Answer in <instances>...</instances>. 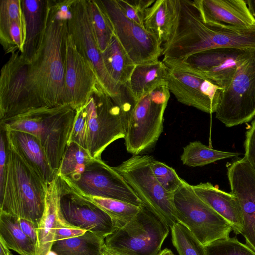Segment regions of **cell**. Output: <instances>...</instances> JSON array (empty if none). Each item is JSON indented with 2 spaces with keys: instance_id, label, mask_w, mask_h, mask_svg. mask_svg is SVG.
I'll list each match as a JSON object with an SVG mask.
<instances>
[{
  "instance_id": "6da1fadb",
  "label": "cell",
  "mask_w": 255,
  "mask_h": 255,
  "mask_svg": "<svg viewBox=\"0 0 255 255\" xmlns=\"http://www.w3.org/2000/svg\"><path fill=\"white\" fill-rule=\"evenodd\" d=\"M74 0H48L47 23L38 50L29 63L28 84L42 106L64 102L67 22Z\"/></svg>"
},
{
  "instance_id": "7a4b0ae2",
  "label": "cell",
  "mask_w": 255,
  "mask_h": 255,
  "mask_svg": "<svg viewBox=\"0 0 255 255\" xmlns=\"http://www.w3.org/2000/svg\"><path fill=\"white\" fill-rule=\"evenodd\" d=\"M131 99L126 86L112 98L100 85L93 91L86 104L76 111L68 143L74 142L96 159H101L106 148L126 133V107Z\"/></svg>"
},
{
  "instance_id": "3957f363",
  "label": "cell",
  "mask_w": 255,
  "mask_h": 255,
  "mask_svg": "<svg viewBox=\"0 0 255 255\" xmlns=\"http://www.w3.org/2000/svg\"><path fill=\"white\" fill-rule=\"evenodd\" d=\"M181 58L218 48L255 49V29H241L205 22L198 9L191 6L179 15L172 37Z\"/></svg>"
},
{
  "instance_id": "277c9868",
  "label": "cell",
  "mask_w": 255,
  "mask_h": 255,
  "mask_svg": "<svg viewBox=\"0 0 255 255\" xmlns=\"http://www.w3.org/2000/svg\"><path fill=\"white\" fill-rule=\"evenodd\" d=\"M6 146V174L0 188V212L30 221L38 228L45 209L47 185L7 139Z\"/></svg>"
},
{
  "instance_id": "5b68a950",
  "label": "cell",
  "mask_w": 255,
  "mask_h": 255,
  "mask_svg": "<svg viewBox=\"0 0 255 255\" xmlns=\"http://www.w3.org/2000/svg\"><path fill=\"white\" fill-rule=\"evenodd\" d=\"M76 111L69 105L41 107L0 123V128L32 134L39 140L57 174L73 128Z\"/></svg>"
},
{
  "instance_id": "8992f818",
  "label": "cell",
  "mask_w": 255,
  "mask_h": 255,
  "mask_svg": "<svg viewBox=\"0 0 255 255\" xmlns=\"http://www.w3.org/2000/svg\"><path fill=\"white\" fill-rule=\"evenodd\" d=\"M167 83L137 101L126 119L127 151L142 155L154 147L163 130V116L170 98Z\"/></svg>"
},
{
  "instance_id": "52a82bcc",
  "label": "cell",
  "mask_w": 255,
  "mask_h": 255,
  "mask_svg": "<svg viewBox=\"0 0 255 255\" xmlns=\"http://www.w3.org/2000/svg\"><path fill=\"white\" fill-rule=\"evenodd\" d=\"M166 223L145 205L126 225L104 239L105 248L120 255H159L169 232Z\"/></svg>"
},
{
  "instance_id": "ba28073f",
  "label": "cell",
  "mask_w": 255,
  "mask_h": 255,
  "mask_svg": "<svg viewBox=\"0 0 255 255\" xmlns=\"http://www.w3.org/2000/svg\"><path fill=\"white\" fill-rule=\"evenodd\" d=\"M154 159L148 155H133L113 167L133 190L144 205L162 219L171 229L176 218L174 194L165 190L154 176L151 164Z\"/></svg>"
},
{
  "instance_id": "9c48e42d",
  "label": "cell",
  "mask_w": 255,
  "mask_h": 255,
  "mask_svg": "<svg viewBox=\"0 0 255 255\" xmlns=\"http://www.w3.org/2000/svg\"><path fill=\"white\" fill-rule=\"evenodd\" d=\"M173 203L177 221L204 246L229 238L233 231L230 224L201 199L185 181L174 192Z\"/></svg>"
},
{
  "instance_id": "30bf717a",
  "label": "cell",
  "mask_w": 255,
  "mask_h": 255,
  "mask_svg": "<svg viewBox=\"0 0 255 255\" xmlns=\"http://www.w3.org/2000/svg\"><path fill=\"white\" fill-rule=\"evenodd\" d=\"M61 222L65 227L91 232L105 239L117 228L111 217L66 178L57 175Z\"/></svg>"
},
{
  "instance_id": "8fae6325",
  "label": "cell",
  "mask_w": 255,
  "mask_h": 255,
  "mask_svg": "<svg viewBox=\"0 0 255 255\" xmlns=\"http://www.w3.org/2000/svg\"><path fill=\"white\" fill-rule=\"evenodd\" d=\"M215 113L216 118L228 127L247 123L255 116V49L222 89Z\"/></svg>"
},
{
  "instance_id": "7c38bea8",
  "label": "cell",
  "mask_w": 255,
  "mask_h": 255,
  "mask_svg": "<svg viewBox=\"0 0 255 255\" xmlns=\"http://www.w3.org/2000/svg\"><path fill=\"white\" fill-rule=\"evenodd\" d=\"M168 88L177 101L204 112L215 113L222 88L197 73L179 59L163 57Z\"/></svg>"
},
{
  "instance_id": "4fadbf2b",
  "label": "cell",
  "mask_w": 255,
  "mask_h": 255,
  "mask_svg": "<svg viewBox=\"0 0 255 255\" xmlns=\"http://www.w3.org/2000/svg\"><path fill=\"white\" fill-rule=\"evenodd\" d=\"M29 63L17 51L11 54L1 68L0 123L43 107L28 86Z\"/></svg>"
},
{
  "instance_id": "5bb4252c",
  "label": "cell",
  "mask_w": 255,
  "mask_h": 255,
  "mask_svg": "<svg viewBox=\"0 0 255 255\" xmlns=\"http://www.w3.org/2000/svg\"><path fill=\"white\" fill-rule=\"evenodd\" d=\"M112 25L114 34L135 65L158 60L162 42L145 28L127 18L116 0H99Z\"/></svg>"
},
{
  "instance_id": "9a60e30c",
  "label": "cell",
  "mask_w": 255,
  "mask_h": 255,
  "mask_svg": "<svg viewBox=\"0 0 255 255\" xmlns=\"http://www.w3.org/2000/svg\"><path fill=\"white\" fill-rule=\"evenodd\" d=\"M67 27L78 51L93 68L101 86L112 98L119 95L121 86L113 81L105 68L92 30L86 0H74Z\"/></svg>"
},
{
  "instance_id": "2e32d148",
  "label": "cell",
  "mask_w": 255,
  "mask_h": 255,
  "mask_svg": "<svg viewBox=\"0 0 255 255\" xmlns=\"http://www.w3.org/2000/svg\"><path fill=\"white\" fill-rule=\"evenodd\" d=\"M70 182L88 196L116 199L138 206L144 205L123 178L101 159H94L77 180Z\"/></svg>"
},
{
  "instance_id": "e0dca14e",
  "label": "cell",
  "mask_w": 255,
  "mask_h": 255,
  "mask_svg": "<svg viewBox=\"0 0 255 255\" xmlns=\"http://www.w3.org/2000/svg\"><path fill=\"white\" fill-rule=\"evenodd\" d=\"M253 49L218 48L179 59L197 73L223 89L230 84L238 66Z\"/></svg>"
},
{
  "instance_id": "ac0fdd59",
  "label": "cell",
  "mask_w": 255,
  "mask_h": 255,
  "mask_svg": "<svg viewBox=\"0 0 255 255\" xmlns=\"http://www.w3.org/2000/svg\"><path fill=\"white\" fill-rule=\"evenodd\" d=\"M98 85L100 84L93 68L78 51L68 33L66 40L65 104L75 111L83 107Z\"/></svg>"
},
{
  "instance_id": "d6986e66",
  "label": "cell",
  "mask_w": 255,
  "mask_h": 255,
  "mask_svg": "<svg viewBox=\"0 0 255 255\" xmlns=\"http://www.w3.org/2000/svg\"><path fill=\"white\" fill-rule=\"evenodd\" d=\"M227 176L233 194L239 204L246 244L255 251V171L247 160H237L227 165Z\"/></svg>"
},
{
  "instance_id": "ffe728a7",
  "label": "cell",
  "mask_w": 255,
  "mask_h": 255,
  "mask_svg": "<svg viewBox=\"0 0 255 255\" xmlns=\"http://www.w3.org/2000/svg\"><path fill=\"white\" fill-rule=\"evenodd\" d=\"M206 23L255 29V19L243 0H194Z\"/></svg>"
},
{
  "instance_id": "44dd1931",
  "label": "cell",
  "mask_w": 255,
  "mask_h": 255,
  "mask_svg": "<svg viewBox=\"0 0 255 255\" xmlns=\"http://www.w3.org/2000/svg\"><path fill=\"white\" fill-rule=\"evenodd\" d=\"M2 129L5 131L7 141L13 149L45 184L55 180L57 174L52 169L37 137L22 131Z\"/></svg>"
},
{
  "instance_id": "7402d4cb",
  "label": "cell",
  "mask_w": 255,
  "mask_h": 255,
  "mask_svg": "<svg viewBox=\"0 0 255 255\" xmlns=\"http://www.w3.org/2000/svg\"><path fill=\"white\" fill-rule=\"evenodd\" d=\"M26 37L21 0H0V43L5 54L23 52Z\"/></svg>"
},
{
  "instance_id": "603a6c76",
  "label": "cell",
  "mask_w": 255,
  "mask_h": 255,
  "mask_svg": "<svg viewBox=\"0 0 255 255\" xmlns=\"http://www.w3.org/2000/svg\"><path fill=\"white\" fill-rule=\"evenodd\" d=\"M192 186L201 199L230 224L235 234H242V213L237 199L233 194L222 191L210 182Z\"/></svg>"
},
{
  "instance_id": "cb8c5ba5",
  "label": "cell",
  "mask_w": 255,
  "mask_h": 255,
  "mask_svg": "<svg viewBox=\"0 0 255 255\" xmlns=\"http://www.w3.org/2000/svg\"><path fill=\"white\" fill-rule=\"evenodd\" d=\"M25 16L26 37L22 57L30 62L36 55L45 30L48 0H21Z\"/></svg>"
},
{
  "instance_id": "d4e9b609",
  "label": "cell",
  "mask_w": 255,
  "mask_h": 255,
  "mask_svg": "<svg viewBox=\"0 0 255 255\" xmlns=\"http://www.w3.org/2000/svg\"><path fill=\"white\" fill-rule=\"evenodd\" d=\"M59 227L64 226L60 220L58 192L55 179L47 186L45 209L37 228L36 255H46L51 250L55 230Z\"/></svg>"
},
{
  "instance_id": "484cf974",
  "label": "cell",
  "mask_w": 255,
  "mask_h": 255,
  "mask_svg": "<svg viewBox=\"0 0 255 255\" xmlns=\"http://www.w3.org/2000/svg\"><path fill=\"white\" fill-rule=\"evenodd\" d=\"M167 68L159 60L136 65L126 84L135 101L166 84Z\"/></svg>"
},
{
  "instance_id": "4316f807",
  "label": "cell",
  "mask_w": 255,
  "mask_h": 255,
  "mask_svg": "<svg viewBox=\"0 0 255 255\" xmlns=\"http://www.w3.org/2000/svg\"><path fill=\"white\" fill-rule=\"evenodd\" d=\"M175 17V0H155L145 11V28L155 35L162 42L171 37Z\"/></svg>"
},
{
  "instance_id": "83f0119b",
  "label": "cell",
  "mask_w": 255,
  "mask_h": 255,
  "mask_svg": "<svg viewBox=\"0 0 255 255\" xmlns=\"http://www.w3.org/2000/svg\"><path fill=\"white\" fill-rule=\"evenodd\" d=\"M101 54L105 68L111 78L119 86L126 85L136 65L114 34Z\"/></svg>"
},
{
  "instance_id": "f1b7e54d",
  "label": "cell",
  "mask_w": 255,
  "mask_h": 255,
  "mask_svg": "<svg viewBox=\"0 0 255 255\" xmlns=\"http://www.w3.org/2000/svg\"><path fill=\"white\" fill-rule=\"evenodd\" d=\"M0 236L20 255H36V245L21 230L18 217L0 212Z\"/></svg>"
},
{
  "instance_id": "f546056e",
  "label": "cell",
  "mask_w": 255,
  "mask_h": 255,
  "mask_svg": "<svg viewBox=\"0 0 255 255\" xmlns=\"http://www.w3.org/2000/svg\"><path fill=\"white\" fill-rule=\"evenodd\" d=\"M104 239L86 231L81 236L53 242L51 250L57 255H102Z\"/></svg>"
},
{
  "instance_id": "4dcf8cb0",
  "label": "cell",
  "mask_w": 255,
  "mask_h": 255,
  "mask_svg": "<svg viewBox=\"0 0 255 255\" xmlns=\"http://www.w3.org/2000/svg\"><path fill=\"white\" fill-rule=\"evenodd\" d=\"M94 159L87 150L70 142L66 148L57 175L71 182L76 181Z\"/></svg>"
},
{
  "instance_id": "1f68e13d",
  "label": "cell",
  "mask_w": 255,
  "mask_h": 255,
  "mask_svg": "<svg viewBox=\"0 0 255 255\" xmlns=\"http://www.w3.org/2000/svg\"><path fill=\"white\" fill-rule=\"evenodd\" d=\"M241 154L211 148L198 141L190 142L183 148L180 159L189 167H202L224 159L237 157Z\"/></svg>"
},
{
  "instance_id": "d6a6232c",
  "label": "cell",
  "mask_w": 255,
  "mask_h": 255,
  "mask_svg": "<svg viewBox=\"0 0 255 255\" xmlns=\"http://www.w3.org/2000/svg\"><path fill=\"white\" fill-rule=\"evenodd\" d=\"M87 196L108 214L117 229L124 227L131 221L141 207L116 199Z\"/></svg>"
},
{
  "instance_id": "836d02e7",
  "label": "cell",
  "mask_w": 255,
  "mask_h": 255,
  "mask_svg": "<svg viewBox=\"0 0 255 255\" xmlns=\"http://www.w3.org/2000/svg\"><path fill=\"white\" fill-rule=\"evenodd\" d=\"M92 30L100 51L105 50L114 32L111 23L99 0H86Z\"/></svg>"
},
{
  "instance_id": "e575fe53",
  "label": "cell",
  "mask_w": 255,
  "mask_h": 255,
  "mask_svg": "<svg viewBox=\"0 0 255 255\" xmlns=\"http://www.w3.org/2000/svg\"><path fill=\"white\" fill-rule=\"evenodd\" d=\"M172 241L179 255H207L205 246L179 222L171 228Z\"/></svg>"
},
{
  "instance_id": "d590c367",
  "label": "cell",
  "mask_w": 255,
  "mask_h": 255,
  "mask_svg": "<svg viewBox=\"0 0 255 255\" xmlns=\"http://www.w3.org/2000/svg\"><path fill=\"white\" fill-rule=\"evenodd\" d=\"M205 247L207 255H255V251L235 237L217 240Z\"/></svg>"
},
{
  "instance_id": "8d00e7d4",
  "label": "cell",
  "mask_w": 255,
  "mask_h": 255,
  "mask_svg": "<svg viewBox=\"0 0 255 255\" xmlns=\"http://www.w3.org/2000/svg\"><path fill=\"white\" fill-rule=\"evenodd\" d=\"M151 169L159 184L171 193L174 194L185 181L178 176L173 168L159 161L154 159Z\"/></svg>"
},
{
  "instance_id": "74e56055",
  "label": "cell",
  "mask_w": 255,
  "mask_h": 255,
  "mask_svg": "<svg viewBox=\"0 0 255 255\" xmlns=\"http://www.w3.org/2000/svg\"><path fill=\"white\" fill-rule=\"evenodd\" d=\"M124 15L144 27V17L147 9L155 0H116Z\"/></svg>"
},
{
  "instance_id": "f35d334b",
  "label": "cell",
  "mask_w": 255,
  "mask_h": 255,
  "mask_svg": "<svg viewBox=\"0 0 255 255\" xmlns=\"http://www.w3.org/2000/svg\"><path fill=\"white\" fill-rule=\"evenodd\" d=\"M244 157L255 171V120L246 132Z\"/></svg>"
},
{
  "instance_id": "ab89813d",
  "label": "cell",
  "mask_w": 255,
  "mask_h": 255,
  "mask_svg": "<svg viewBox=\"0 0 255 255\" xmlns=\"http://www.w3.org/2000/svg\"><path fill=\"white\" fill-rule=\"evenodd\" d=\"M0 188L4 181L7 164V146L5 131L0 128Z\"/></svg>"
},
{
  "instance_id": "60d3db41",
  "label": "cell",
  "mask_w": 255,
  "mask_h": 255,
  "mask_svg": "<svg viewBox=\"0 0 255 255\" xmlns=\"http://www.w3.org/2000/svg\"><path fill=\"white\" fill-rule=\"evenodd\" d=\"M86 231H87L78 228L59 227L55 230L54 242L81 236Z\"/></svg>"
},
{
  "instance_id": "b9f144b4",
  "label": "cell",
  "mask_w": 255,
  "mask_h": 255,
  "mask_svg": "<svg viewBox=\"0 0 255 255\" xmlns=\"http://www.w3.org/2000/svg\"><path fill=\"white\" fill-rule=\"evenodd\" d=\"M20 228L23 232L37 245L38 241L37 227L30 221L19 218Z\"/></svg>"
},
{
  "instance_id": "7bdbcfd3",
  "label": "cell",
  "mask_w": 255,
  "mask_h": 255,
  "mask_svg": "<svg viewBox=\"0 0 255 255\" xmlns=\"http://www.w3.org/2000/svg\"><path fill=\"white\" fill-rule=\"evenodd\" d=\"M0 255H11L10 249L6 245L3 239L0 236Z\"/></svg>"
},
{
  "instance_id": "ee69618b",
  "label": "cell",
  "mask_w": 255,
  "mask_h": 255,
  "mask_svg": "<svg viewBox=\"0 0 255 255\" xmlns=\"http://www.w3.org/2000/svg\"><path fill=\"white\" fill-rule=\"evenodd\" d=\"M248 7L255 19V0H246Z\"/></svg>"
},
{
  "instance_id": "f6af8a7d",
  "label": "cell",
  "mask_w": 255,
  "mask_h": 255,
  "mask_svg": "<svg viewBox=\"0 0 255 255\" xmlns=\"http://www.w3.org/2000/svg\"><path fill=\"white\" fill-rule=\"evenodd\" d=\"M102 255H120L114 253H113L112 252L109 251L106 248L105 246L104 247Z\"/></svg>"
},
{
  "instance_id": "bcb514c9",
  "label": "cell",
  "mask_w": 255,
  "mask_h": 255,
  "mask_svg": "<svg viewBox=\"0 0 255 255\" xmlns=\"http://www.w3.org/2000/svg\"><path fill=\"white\" fill-rule=\"evenodd\" d=\"M172 252L170 250L168 249H165L162 250L159 255H171Z\"/></svg>"
},
{
  "instance_id": "7dc6e473",
  "label": "cell",
  "mask_w": 255,
  "mask_h": 255,
  "mask_svg": "<svg viewBox=\"0 0 255 255\" xmlns=\"http://www.w3.org/2000/svg\"><path fill=\"white\" fill-rule=\"evenodd\" d=\"M46 255H57V254L54 251L50 250Z\"/></svg>"
},
{
  "instance_id": "c3c4849f",
  "label": "cell",
  "mask_w": 255,
  "mask_h": 255,
  "mask_svg": "<svg viewBox=\"0 0 255 255\" xmlns=\"http://www.w3.org/2000/svg\"><path fill=\"white\" fill-rule=\"evenodd\" d=\"M171 255H174L173 253H172V254Z\"/></svg>"
}]
</instances>
